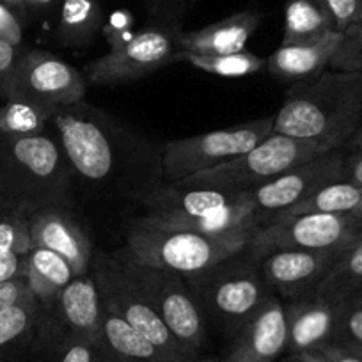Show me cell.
I'll use <instances>...</instances> for the list:
<instances>
[{
    "mask_svg": "<svg viewBox=\"0 0 362 362\" xmlns=\"http://www.w3.org/2000/svg\"><path fill=\"white\" fill-rule=\"evenodd\" d=\"M103 305V304H102ZM103 343L114 362H173L149 343L144 336L132 329L123 318L103 305Z\"/></svg>",
    "mask_w": 362,
    "mask_h": 362,
    "instance_id": "23",
    "label": "cell"
},
{
    "mask_svg": "<svg viewBox=\"0 0 362 362\" xmlns=\"http://www.w3.org/2000/svg\"><path fill=\"white\" fill-rule=\"evenodd\" d=\"M25 277L34 297L40 300V304H47L57 297L76 276L64 257L48 249L34 247L27 254Z\"/></svg>",
    "mask_w": 362,
    "mask_h": 362,
    "instance_id": "24",
    "label": "cell"
},
{
    "mask_svg": "<svg viewBox=\"0 0 362 362\" xmlns=\"http://www.w3.org/2000/svg\"><path fill=\"white\" fill-rule=\"evenodd\" d=\"M52 362H114L102 341H75L62 348Z\"/></svg>",
    "mask_w": 362,
    "mask_h": 362,
    "instance_id": "34",
    "label": "cell"
},
{
    "mask_svg": "<svg viewBox=\"0 0 362 362\" xmlns=\"http://www.w3.org/2000/svg\"><path fill=\"white\" fill-rule=\"evenodd\" d=\"M361 127L362 73L325 69L316 78L291 83L272 132L336 151Z\"/></svg>",
    "mask_w": 362,
    "mask_h": 362,
    "instance_id": "2",
    "label": "cell"
},
{
    "mask_svg": "<svg viewBox=\"0 0 362 362\" xmlns=\"http://www.w3.org/2000/svg\"><path fill=\"white\" fill-rule=\"evenodd\" d=\"M41 304L34 295L0 313V362H23L30 357Z\"/></svg>",
    "mask_w": 362,
    "mask_h": 362,
    "instance_id": "22",
    "label": "cell"
},
{
    "mask_svg": "<svg viewBox=\"0 0 362 362\" xmlns=\"http://www.w3.org/2000/svg\"><path fill=\"white\" fill-rule=\"evenodd\" d=\"M343 33L325 34L322 40L304 45H281L267 59V69L274 76L286 82H308L329 69L330 59L341 43Z\"/></svg>",
    "mask_w": 362,
    "mask_h": 362,
    "instance_id": "20",
    "label": "cell"
},
{
    "mask_svg": "<svg viewBox=\"0 0 362 362\" xmlns=\"http://www.w3.org/2000/svg\"><path fill=\"white\" fill-rule=\"evenodd\" d=\"M144 217L173 229L226 236L252 233L267 222L249 192L189 189L163 183L141 201Z\"/></svg>",
    "mask_w": 362,
    "mask_h": 362,
    "instance_id": "4",
    "label": "cell"
},
{
    "mask_svg": "<svg viewBox=\"0 0 362 362\" xmlns=\"http://www.w3.org/2000/svg\"><path fill=\"white\" fill-rule=\"evenodd\" d=\"M102 339V298L90 274L76 276L57 297L41 304L40 325L29 358L52 362L69 343Z\"/></svg>",
    "mask_w": 362,
    "mask_h": 362,
    "instance_id": "8",
    "label": "cell"
},
{
    "mask_svg": "<svg viewBox=\"0 0 362 362\" xmlns=\"http://www.w3.org/2000/svg\"><path fill=\"white\" fill-rule=\"evenodd\" d=\"M27 254H8L0 257V283L25 276Z\"/></svg>",
    "mask_w": 362,
    "mask_h": 362,
    "instance_id": "39",
    "label": "cell"
},
{
    "mask_svg": "<svg viewBox=\"0 0 362 362\" xmlns=\"http://www.w3.org/2000/svg\"><path fill=\"white\" fill-rule=\"evenodd\" d=\"M344 250L277 249L257 257L270 291L288 300L315 298L332 264Z\"/></svg>",
    "mask_w": 362,
    "mask_h": 362,
    "instance_id": "16",
    "label": "cell"
},
{
    "mask_svg": "<svg viewBox=\"0 0 362 362\" xmlns=\"http://www.w3.org/2000/svg\"><path fill=\"white\" fill-rule=\"evenodd\" d=\"M75 183L96 197L137 201L163 185L162 146L112 114L76 102L50 121Z\"/></svg>",
    "mask_w": 362,
    "mask_h": 362,
    "instance_id": "1",
    "label": "cell"
},
{
    "mask_svg": "<svg viewBox=\"0 0 362 362\" xmlns=\"http://www.w3.org/2000/svg\"><path fill=\"white\" fill-rule=\"evenodd\" d=\"M362 295V242L344 250L325 279L316 297L336 305H344Z\"/></svg>",
    "mask_w": 362,
    "mask_h": 362,
    "instance_id": "25",
    "label": "cell"
},
{
    "mask_svg": "<svg viewBox=\"0 0 362 362\" xmlns=\"http://www.w3.org/2000/svg\"><path fill=\"white\" fill-rule=\"evenodd\" d=\"M0 2H4L9 8H20V6L27 4V0H0Z\"/></svg>",
    "mask_w": 362,
    "mask_h": 362,
    "instance_id": "44",
    "label": "cell"
},
{
    "mask_svg": "<svg viewBox=\"0 0 362 362\" xmlns=\"http://www.w3.org/2000/svg\"><path fill=\"white\" fill-rule=\"evenodd\" d=\"M30 249L29 217L0 203V257L8 254H29Z\"/></svg>",
    "mask_w": 362,
    "mask_h": 362,
    "instance_id": "31",
    "label": "cell"
},
{
    "mask_svg": "<svg viewBox=\"0 0 362 362\" xmlns=\"http://www.w3.org/2000/svg\"><path fill=\"white\" fill-rule=\"evenodd\" d=\"M52 0H27V4L34 6V8H40V6H47L50 4Z\"/></svg>",
    "mask_w": 362,
    "mask_h": 362,
    "instance_id": "45",
    "label": "cell"
},
{
    "mask_svg": "<svg viewBox=\"0 0 362 362\" xmlns=\"http://www.w3.org/2000/svg\"><path fill=\"white\" fill-rule=\"evenodd\" d=\"M0 107V135H34L47 130L55 109L20 98L4 100Z\"/></svg>",
    "mask_w": 362,
    "mask_h": 362,
    "instance_id": "30",
    "label": "cell"
},
{
    "mask_svg": "<svg viewBox=\"0 0 362 362\" xmlns=\"http://www.w3.org/2000/svg\"><path fill=\"white\" fill-rule=\"evenodd\" d=\"M71 208L45 210L29 217L30 245L48 249L64 257L75 276L89 274L95 249L82 222L73 217Z\"/></svg>",
    "mask_w": 362,
    "mask_h": 362,
    "instance_id": "18",
    "label": "cell"
},
{
    "mask_svg": "<svg viewBox=\"0 0 362 362\" xmlns=\"http://www.w3.org/2000/svg\"><path fill=\"white\" fill-rule=\"evenodd\" d=\"M284 362H327V361L322 357L320 351L305 350V351H298V354H290V357H288Z\"/></svg>",
    "mask_w": 362,
    "mask_h": 362,
    "instance_id": "42",
    "label": "cell"
},
{
    "mask_svg": "<svg viewBox=\"0 0 362 362\" xmlns=\"http://www.w3.org/2000/svg\"><path fill=\"white\" fill-rule=\"evenodd\" d=\"M177 27L156 25L139 30L127 40L112 41V48L83 68L87 82L96 86L130 83L165 68L177 57Z\"/></svg>",
    "mask_w": 362,
    "mask_h": 362,
    "instance_id": "12",
    "label": "cell"
},
{
    "mask_svg": "<svg viewBox=\"0 0 362 362\" xmlns=\"http://www.w3.org/2000/svg\"><path fill=\"white\" fill-rule=\"evenodd\" d=\"M362 206V187L350 183L346 180L332 181L320 187L318 190L302 199L290 210L277 217H291V215L305 214H327V215H350ZM274 217V218H277ZM272 221V218H270Z\"/></svg>",
    "mask_w": 362,
    "mask_h": 362,
    "instance_id": "27",
    "label": "cell"
},
{
    "mask_svg": "<svg viewBox=\"0 0 362 362\" xmlns=\"http://www.w3.org/2000/svg\"><path fill=\"white\" fill-rule=\"evenodd\" d=\"M362 242V228L351 215L305 214L277 217L250 235L247 249L256 257L277 249L346 250Z\"/></svg>",
    "mask_w": 362,
    "mask_h": 362,
    "instance_id": "13",
    "label": "cell"
},
{
    "mask_svg": "<svg viewBox=\"0 0 362 362\" xmlns=\"http://www.w3.org/2000/svg\"><path fill=\"white\" fill-rule=\"evenodd\" d=\"M75 177L54 134L0 135V203L27 217L71 208Z\"/></svg>",
    "mask_w": 362,
    "mask_h": 362,
    "instance_id": "3",
    "label": "cell"
},
{
    "mask_svg": "<svg viewBox=\"0 0 362 362\" xmlns=\"http://www.w3.org/2000/svg\"><path fill=\"white\" fill-rule=\"evenodd\" d=\"M29 295H33V291H30L29 281H27L25 276L0 283V313L18 304L20 300L27 298Z\"/></svg>",
    "mask_w": 362,
    "mask_h": 362,
    "instance_id": "37",
    "label": "cell"
},
{
    "mask_svg": "<svg viewBox=\"0 0 362 362\" xmlns=\"http://www.w3.org/2000/svg\"><path fill=\"white\" fill-rule=\"evenodd\" d=\"M187 281L204 320H211L231 334H236L272 293L263 279L257 257L249 249Z\"/></svg>",
    "mask_w": 362,
    "mask_h": 362,
    "instance_id": "6",
    "label": "cell"
},
{
    "mask_svg": "<svg viewBox=\"0 0 362 362\" xmlns=\"http://www.w3.org/2000/svg\"><path fill=\"white\" fill-rule=\"evenodd\" d=\"M102 25V11L96 0H62L57 37L61 45L82 48L89 45Z\"/></svg>",
    "mask_w": 362,
    "mask_h": 362,
    "instance_id": "28",
    "label": "cell"
},
{
    "mask_svg": "<svg viewBox=\"0 0 362 362\" xmlns=\"http://www.w3.org/2000/svg\"><path fill=\"white\" fill-rule=\"evenodd\" d=\"M341 308L343 305L330 304L318 297L291 300L284 305L288 325L286 351L298 354L332 343Z\"/></svg>",
    "mask_w": 362,
    "mask_h": 362,
    "instance_id": "19",
    "label": "cell"
},
{
    "mask_svg": "<svg viewBox=\"0 0 362 362\" xmlns=\"http://www.w3.org/2000/svg\"><path fill=\"white\" fill-rule=\"evenodd\" d=\"M334 22L337 33H344L348 27L362 20V0H322Z\"/></svg>",
    "mask_w": 362,
    "mask_h": 362,
    "instance_id": "35",
    "label": "cell"
},
{
    "mask_svg": "<svg viewBox=\"0 0 362 362\" xmlns=\"http://www.w3.org/2000/svg\"><path fill=\"white\" fill-rule=\"evenodd\" d=\"M261 16L254 11H242L210 23L199 30L180 33L177 48L180 52L199 55H222L235 54L245 50L247 41L250 40L259 25ZM177 52V54H180Z\"/></svg>",
    "mask_w": 362,
    "mask_h": 362,
    "instance_id": "21",
    "label": "cell"
},
{
    "mask_svg": "<svg viewBox=\"0 0 362 362\" xmlns=\"http://www.w3.org/2000/svg\"><path fill=\"white\" fill-rule=\"evenodd\" d=\"M329 153L315 142L300 141L284 134L272 132L264 141L254 146L250 151L221 163L214 169L192 174L174 183L189 189H214L228 192H250L264 185L284 170L302 162Z\"/></svg>",
    "mask_w": 362,
    "mask_h": 362,
    "instance_id": "7",
    "label": "cell"
},
{
    "mask_svg": "<svg viewBox=\"0 0 362 362\" xmlns=\"http://www.w3.org/2000/svg\"><path fill=\"white\" fill-rule=\"evenodd\" d=\"M332 343L343 344L362 355V302L351 300L341 308Z\"/></svg>",
    "mask_w": 362,
    "mask_h": 362,
    "instance_id": "33",
    "label": "cell"
},
{
    "mask_svg": "<svg viewBox=\"0 0 362 362\" xmlns=\"http://www.w3.org/2000/svg\"><path fill=\"white\" fill-rule=\"evenodd\" d=\"M87 80L75 66L45 50H23L13 71L8 98L59 107L82 102Z\"/></svg>",
    "mask_w": 362,
    "mask_h": 362,
    "instance_id": "14",
    "label": "cell"
},
{
    "mask_svg": "<svg viewBox=\"0 0 362 362\" xmlns=\"http://www.w3.org/2000/svg\"><path fill=\"white\" fill-rule=\"evenodd\" d=\"M274 117H261L194 137L167 141L162 144L163 183L174 185L192 174L214 169L250 151L272 134Z\"/></svg>",
    "mask_w": 362,
    "mask_h": 362,
    "instance_id": "11",
    "label": "cell"
},
{
    "mask_svg": "<svg viewBox=\"0 0 362 362\" xmlns=\"http://www.w3.org/2000/svg\"><path fill=\"white\" fill-rule=\"evenodd\" d=\"M341 180H344V149H336L284 170L264 185L250 190L249 196L268 222L311 196L320 187Z\"/></svg>",
    "mask_w": 362,
    "mask_h": 362,
    "instance_id": "15",
    "label": "cell"
},
{
    "mask_svg": "<svg viewBox=\"0 0 362 362\" xmlns=\"http://www.w3.org/2000/svg\"><path fill=\"white\" fill-rule=\"evenodd\" d=\"M344 180L362 187V149L344 151Z\"/></svg>",
    "mask_w": 362,
    "mask_h": 362,
    "instance_id": "41",
    "label": "cell"
},
{
    "mask_svg": "<svg viewBox=\"0 0 362 362\" xmlns=\"http://www.w3.org/2000/svg\"><path fill=\"white\" fill-rule=\"evenodd\" d=\"M330 69L348 73H362V20L348 27L341 43L330 59Z\"/></svg>",
    "mask_w": 362,
    "mask_h": 362,
    "instance_id": "32",
    "label": "cell"
},
{
    "mask_svg": "<svg viewBox=\"0 0 362 362\" xmlns=\"http://www.w3.org/2000/svg\"><path fill=\"white\" fill-rule=\"evenodd\" d=\"M327 362H362V355L337 343H327L316 348Z\"/></svg>",
    "mask_w": 362,
    "mask_h": 362,
    "instance_id": "40",
    "label": "cell"
},
{
    "mask_svg": "<svg viewBox=\"0 0 362 362\" xmlns=\"http://www.w3.org/2000/svg\"><path fill=\"white\" fill-rule=\"evenodd\" d=\"M250 235L252 233L226 236L201 235L167 228L142 215L132 221L124 247L117 252L137 263L176 272L185 279H194L221 261L245 250Z\"/></svg>",
    "mask_w": 362,
    "mask_h": 362,
    "instance_id": "5",
    "label": "cell"
},
{
    "mask_svg": "<svg viewBox=\"0 0 362 362\" xmlns=\"http://www.w3.org/2000/svg\"><path fill=\"white\" fill-rule=\"evenodd\" d=\"M350 215L355 218V221H357V224L362 228V206L358 208L357 211H354V214H350Z\"/></svg>",
    "mask_w": 362,
    "mask_h": 362,
    "instance_id": "46",
    "label": "cell"
},
{
    "mask_svg": "<svg viewBox=\"0 0 362 362\" xmlns=\"http://www.w3.org/2000/svg\"><path fill=\"white\" fill-rule=\"evenodd\" d=\"M22 52L23 50L20 47L0 40V98L2 100H6L8 96L9 82H11L13 71H15Z\"/></svg>",
    "mask_w": 362,
    "mask_h": 362,
    "instance_id": "36",
    "label": "cell"
},
{
    "mask_svg": "<svg viewBox=\"0 0 362 362\" xmlns=\"http://www.w3.org/2000/svg\"><path fill=\"white\" fill-rule=\"evenodd\" d=\"M114 256L181 346L197 357L206 344V320L189 281L176 272L137 263L119 252H114Z\"/></svg>",
    "mask_w": 362,
    "mask_h": 362,
    "instance_id": "9",
    "label": "cell"
},
{
    "mask_svg": "<svg viewBox=\"0 0 362 362\" xmlns=\"http://www.w3.org/2000/svg\"><path fill=\"white\" fill-rule=\"evenodd\" d=\"M334 22L322 0H288L284 22V47L322 40L332 33ZM337 33V30H336Z\"/></svg>",
    "mask_w": 362,
    "mask_h": 362,
    "instance_id": "26",
    "label": "cell"
},
{
    "mask_svg": "<svg viewBox=\"0 0 362 362\" xmlns=\"http://www.w3.org/2000/svg\"><path fill=\"white\" fill-rule=\"evenodd\" d=\"M89 274L98 290L102 304L123 318L134 330L155 344L169 361L197 362L199 358L181 346L169 327L162 322L148 298L132 283L114 254L96 250Z\"/></svg>",
    "mask_w": 362,
    "mask_h": 362,
    "instance_id": "10",
    "label": "cell"
},
{
    "mask_svg": "<svg viewBox=\"0 0 362 362\" xmlns=\"http://www.w3.org/2000/svg\"><path fill=\"white\" fill-rule=\"evenodd\" d=\"M288 346L286 309L270 295L236 330L229 354L222 362H274Z\"/></svg>",
    "mask_w": 362,
    "mask_h": 362,
    "instance_id": "17",
    "label": "cell"
},
{
    "mask_svg": "<svg viewBox=\"0 0 362 362\" xmlns=\"http://www.w3.org/2000/svg\"><path fill=\"white\" fill-rule=\"evenodd\" d=\"M176 59H183L201 71L224 76V78H242V76L256 75L261 69L267 68V61L247 48L242 52H235V54L222 55H199L180 52Z\"/></svg>",
    "mask_w": 362,
    "mask_h": 362,
    "instance_id": "29",
    "label": "cell"
},
{
    "mask_svg": "<svg viewBox=\"0 0 362 362\" xmlns=\"http://www.w3.org/2000/svg\"><path fill=\"white\" fill-rule=\"evenodd\" d=\"M0 40L8 41L15 47H20L23 40L22 25H20L18 18L4 2H0Z\"/></svg>",
    "mask_w": 362,
    "mask_h": 362,
    "instance_id": "38",
    "label": "cell"
},
{
    "mask_svg": "<svg viewBox=\"0 0 362 362\" xmlns=\"http://www.w3.org/2000/svg\"><path fill=\"white\" fill-rule=\"evenodd\" d=\"M343 149L344 151H357V149H362V127L355 132L354 137L348 141V144Z\"/></svg>",
    "mask_w": 362,
    "mask_h": 362,
    "instance_id": "43",
    "label": "cell"
},
{
    "mask_svg": "<svg viewBox=\"0 0 362 362\" xmlns=\"http://www.w3.org/2000/svg\"><path fill=\"white\" fill-rule=\"evenodd\" d=\"M197 362H218V361H214V358H206V361H197Z\"/></svg>",
    "mask_w": 362,
    "mask_h": 362,
    "instance_id": "47",
    "label": "cell"
}]
</instances>
